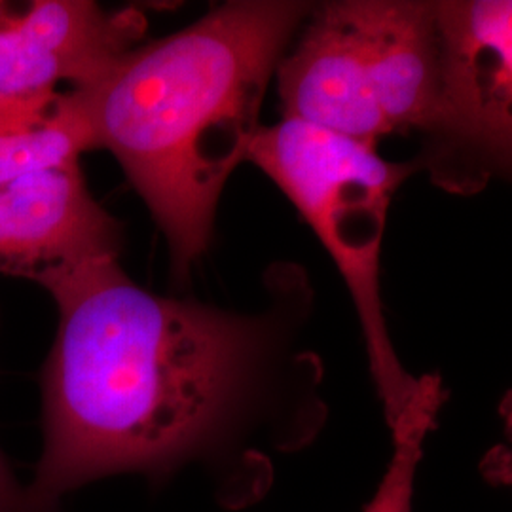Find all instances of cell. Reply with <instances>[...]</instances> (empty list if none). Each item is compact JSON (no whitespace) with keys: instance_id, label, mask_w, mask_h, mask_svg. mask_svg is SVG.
<instances>
[{"instance_id":"6da1fadb","label":"cell","mask_w":512,"mask_h":512,"mask_svg":"<svg viewBox=\"0 0 512 512\" xmlns=\"http://www.w3.org/2000/svg\"><path fill=\"white\" fill-rule=\"evenodd\" d=\"M57 329L40 370L42 446L27 490L38 512L93 482L137 475L160 488L198 469L228 509L255 505L277 459L327 421L323 361L308 344L310 279L264 277V302L230 310L137 285L120 256L40 268Z\"/></svg>"},{"instance_id":"7a4b0ae2","label":"cell","mask_w":512,"mask_h":512,"mask_svg":"<svg viewBox=\"0 0 512 512\" xmlns=\"http://www.w3.org/2000/svg\"><path fill=\"white\" fill-rule=\"evenodd\" d=\"M310 10L296 0L224 2L69 90L92 150L114 156L160 228L177 289L211 245L220 196L249 160L268 86Z\"/></svg>"},{"instance_id":"3957f363","label":"cell","mask_w":512,"mask_h":512,"mask_svg":"<svg viewBox=\"0 0 512 512\" xmlns=\"http://www.w3.org/2000/svg\"><path fill=\"white\" fill-rule=\"evenodd\" d=\"M289 198L344 277L365 338L370 376L389 431L439 420L446 387L439 374L414 376L385 321L380 256L387 211L418 165L391 162L378 148L294 120L262 126L249 160Z\"/></svg>"},{"instance_id":"277c9868","label":"cell","mask_w":512,"mask_h":512,"mask_svg":"<svg viewBox=\"0 0 512 512\" xmlns=\"http://www.w3.org/2000/svg\"><path fill=\"white\" fill-rule=\"evenodd\" d=\"M274 78L283 120L376 148L389 135H420L439 80L435 2L311 4Z\"/></svg>"},{"instance_id":"5b68a950","label":"cell","mask_w":512,"mask_h":512,"mask_svg":"<svg viewBox=\"0 0 512 512\" xmlns=\"http://www.w3.org/2000/svg\"><path fill=\"white\" fill-rule=\"evenodd\" d=\"M439 80L412 158L442 190L469 196L512 160V2L439 0Z\"/></svg>"},{"instance_id":"8992f818","label":"cell","mask_w":512,"mask_h":512,"mask_svg":"<svg viewBox=\"0 0 512 512\" xmlns=\"http://www.w3.org/2000/svg\"><path fill=\"white\" fill-rule=\"evenodd\" d=\"M147 19L90 0L0 2V99L69 92L88 86L135 48Z\"/></svg>"},{"instance_id":"52a82bcc","label":"cell","mask_w":512,"mask_h":512,"mask_svg":"<svg viewBox=\"0 0 512 512\" xmlns=\"http://www.w3.org/2000/svg\"><path fill=\"white\" fill-rule=\"evenodd\" d=\"M122 222L93 198L71 165L0 186V274L27 277L46 266L120 256Z\"/></svg>"},{"instance_id":"ba28073f","label":"cell","mask_w":512,"mask_h":512,"mask_svg":"<svg viewBox=\"0 0 512 512\" xmlns=\"http://www.w3.org/2000/svg\"><path fill=\"white\" fill-rule=\"evenodd\" d=\"M90 133L71 92L0 99V186L80 165Z\"/></svg>"},{"instance_id":"9c48e42d","label":"cell","mask_w":512,"mask_h":512,"mask_svg":"<svg viewBox=\"0 0 512 512\" xmlns=\"http://www.w3.org/2000/svg\"><path fill=\"white\" fill-rule=\"evenodd\" d=\"M435 427L437 423L416 421L391 431V459L363 512H412L425 442Z\"/></svg>"},{"instance_id":"30bf717a","label":"cell","mask_w":512,"mask_h":512,"mask_svg":"<svg viewBox=\"0 0 512 512\" xmlns=\"http://www.w3.org/2000/svg\"><path fill=\"white\" fill-rule=\"evenodd\" d=\"M0 512H38L27 490V482L19 480L10 459L0 448Z\"/></svg>"}]
</instances>
